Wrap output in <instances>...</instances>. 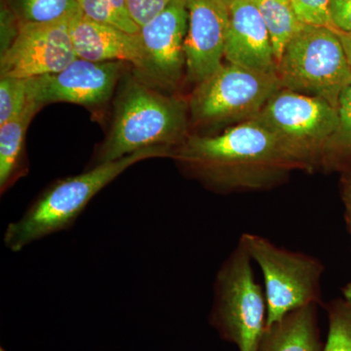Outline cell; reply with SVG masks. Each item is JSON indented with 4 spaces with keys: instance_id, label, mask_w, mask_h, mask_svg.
<instances>
[{
    "instance_id": "cell-1",
    "label": "cell",
    "mask_w": 351,
    "mask_h": 351,
    "mask_svg": "<svg viewBox=\"0 0 351 351\" xmlns=\"http://www.w3.org/2000/svg\"><path fill=\"white\" fill-rule=\"evenodd\" d=\"M173 158L210 188L260 191L302 169L287 145L257 119L240 122L216 136H191Z\"/></svg>"
},
{
    "instance_id": "cell-2",
    "label": "cell",
    "mask_w": 351,
    "mask_h": 351,
    "mask_svg": "<svg viewBox=\"0 0 351 351\" xmlns=\"http://www.w3.org/2000/svg\"><path fill=\"white\" fill-rule=\"evenodd\" d=\"M171 156L172 151L164 147L143 149L99 164L82 174L59 180L39 195L21 218L9 223L4 244L10 251L20 252L34 242L68 230L90 201L127 168L145 159Z\"/></svg>"
},
{
    "instance_id": "cell-3",
    "label": "cell",
    "mask_w": 351,
    "mask_h": 351,
    "mask_svg": "<svg viewBox=\"0 0 351 351\" xmlns=\"http://www.w3.org/2000/svg\"><path fill=\"white\" fill-rule=\"evenodd\" d=\"M188 108L181 99L159 93L138 78L130 80L117 100L112 130L94 166L152 147L174 152L186 138Z\"/></svg>"
},
{
    "instance_id": "cell-4",
    "label": "cell",
    "mask_w": 351,
    "mask_h": 351,
    "mask_svg": "<svg viewBox=\"0 0 351 351\" xmlns=\"http://www.w3.org/2000/svg\"><path fill=\"white\" fill-rule=\"evenodd\" d=\"M277 75L285 89L338 108L339 97L351 83V66L335 29L304 25L284 49Z\"/></svg>"
},
{
    "instance_id": "cell-5",
    "label": "cell",
    "mask_w": 351,
    "mask_h": 351,
    "mask_svg": "<svg viewBox=\"0 0 351 351\" xmlns=\"http://www.w3.org/2000/svg\"><path fill=\"white\" fill-rule=\"evenodd\" d=\"M267 316L265 291L256 280L253 261L239 242L215 279L212 322L239 351H260Z\"/></svg>"
},
{
    "instance_id": "cell-6",
    "label": "cell",
    "mask_w": 351,
    "mask_h": 351,
    "mask_svg": "<svg viewBox=\"0 0 351 351\" xmlns=\"http://www.w3.org/2000/svg\"><path fill=\"white\" fill-rule=\"evenodd\" d=\"M239 243L262 271L267 306V328L295 309L318 304L324 270L319 260L281 248L253 233L242 234Z\"/></svg>"
},
{
    "instance_id": "cell-7",
    "label": "cell",
    "mask_w": 351,
    "mask_h": 351,
    "mask_svg": "<svg viewBox=\"0 0 351 351\" xmlns=\"http://www.w3.org/2000/svg\"><path fill=\"white\" fill-rule=\"evenodd\" d=\"M281 88L277 73H262L226 62L196 85L189 99V112L193 121L203 125L240 123L257 117Z\"/></svg>"
},
{
    "instance_id": "cell-8",
    "label": "cell",
    "mask_w": 351,
    "mask_h": 351,
    "mask_svg": "<svg viewBox=\"0 0 351 351\" xmlns=\"http://www.w3.org/2000/svg\"><path fill=\"white\" fill-rule=\"evenodd\" d=\"M276 133L301 164L311 169L326 151L339 126L338 110L328 101L281 88L254 117Z\"/></svg>"
},
{
    "instance_id": "cell-9",
    "label": "cell",
    "mask_w": 351,
    "mask_h": 351,
    "mask_svg": "<svg viewBox=\"0 0 351 351\" xmlns=\"http://www.w3.org/2000/svg\"><path fill=\"white\" fill-rule=\"evenodd\" d=\"M77 58L69 21L52 24L20 22L15 38L1 53L0 76L29 80L57 73Z\"/></svg>"
},
{
    "instance_id": "cell-10",
    "label": "cell",
    "mask_w": 351,
    "mask_h": 351,
    "mask_svg": "<svg viewBox=\"0 0 351 351\" xmlns=\"http://www.w3.org/2000/svg\"><path fill=\"white\" fill-rule=\"evenodd\" d=\"M123 66V62L97 63L77 58L59 73L27 80V99L43 107L57 101L103 105L112 98Z\"/></svg>"
},
{
    "instance_id": "cell-11",
    "label": "cell",
    "mask_w": 351,
    "mask_h": 351,
    "mask_svg": "<svg viewBox=\"0 0 351 351\" xmlns=\"http://www.w3.org/2000/svg\"><path fill=\"white\" fill-rule=\"evenodd\" d=\"M189 14L186 0H172L140 29L144 64L137 78L149 86L174 87L184 69Z\"/></svg>"
},
{
    "instance_id": "cell-12",
    "label": "cell",
    "mask_w": 351,
    "mask_h": 351,
    "mask_svg": "<svg viewBox=\"0 0 351 351\" xmlns=\"http://www.w3.org/2000/svg\"><path fill=\"white\" fill-rule=\"evenodd\" d=\"M188 31L184 39L186 76L199 84L223 64L230 27L225 0H186Z\"/></svg>"
},
{
    "instance_id": "cell-13",
    "label": "cell",
    "mask_w": 351,
    "mask_h": 351,
    "mask_svg": "<svg viewBox=\"0 0 351 351\" xmlns=\"http://www.w3.org/2000/svg\"><path fill=\"white\" fill-rule=\"evenodd\" d=\"M225 60L243 68L277 73L274 47L255 0H232Z\"/></svg>"
},
{
    "instance_id": "cell-14",
    "label": "cell",
    "mask_w": 351,
    "mask_h": 351,
    "mask_svg": "<svg viewBox=\"0 0 351 351\" xmlns=\"http://www.w3.org/2000/svg\"><path fill=\"white\" fill-rule=\"evenodd\" d=\"M69 34L80 59L90 62H123L133 64L137 73L144 64L140 32L130 34L89 19L82 12L69 21Z\"/></svg>"
},
{
    "instance_id": "cell-15",
    "label": "cell",
    "mask_w": 351,
    "mask_h": 351,
    "mask_svg": "<svg viewBox=\"0 0 351 351\" xmlns=\"http://www.w3.org/2000/svg\"><path fill=\"white\" fill-rule=\"evenodd\" d=\"M316 306L295 309L267 328L260 351H321Z\"/></svg>"
},
{
    "instance_id": "cell-16",
    "label": "cell",
    "mask_w": 351,
    "mask_h": 351,
    "mask_svg": "<svg viewBox=\"0 0 351 351\" xmlns=\"http://www.w3.org/2000/svg\"><path fill=\"white\" fill-rule=\"evenodd\" d=\"M43 106L27 101L15 119L0 125V189L3 193L25 172L24 144L27 127Z\"/></svg>"
},
{
    "instance_id": "cell-17",
    "label": "cell",
    "mask_w": 351,
    "mask_h": 351,
    "mask_svg": "<svg viewBox=\"0 0 351 351\" xmlns=\"http://www.w3.org/2000/svg\"><path fill=\"white\" fill-rule=\"evenodd\" d=\"M267 25L276 64L291 39L304 24L298 18L291 0H255Z\"/></svg>"
},
{
    "instance_id": "cell-18",
    "label": "cell",
    "mask_w": 351,
    "mask_h": 351,
    "mask_svg": "<svg viewBox=\"0 0 351 351\" xmlns=\"http://www.w3.org/2000/svg\"><path fill=\"white\" fill-rule=\"evenodd\" d=\"M82 12L76 0H18L17 16L22 23L52 24L66 22Z\"/></svg>"
},
{
    "instance_id": "cell-19",
    "label": "cell",
    "mask_w": 351,
    "mask_h": 351,
    "mask_svg": "<svg viewBox=\"0 0 351 351\" xmlns=\"http://www.w3.org/2000/svg\"><path fill=\"white\" fill-rule=\"evenodd\" d=\"M82 12L89 19L112 25L130 34H138L140 27L127 10L124 0H76Z\"/></svg>"
},
{
    "instance_id": "cell-20",
    "label": "cell",
    "mask_w": 351,
    "mask_h": 351,
    "mask_svg": "<svg viewBox=\"0 0 351 351\" xmlns=\"http://www.w3.org/2000/svg\"><path fill=\"white\" fill-rule=\"evenodd\" d=\"M27 101V80L0 76V125L21 114Z\"/></svg>"
},
{
    "instance_id": "cell-21",
    "label": "cell",
    "mask_w": 351,
    "mask_h": 351,
    "mask_svg": "<svg viewBox=\"0 0 351 351\" xmlns=\"http://www.w3.org/2000/svg\"><path fill=\"white\" fill-rule=\"evenodd\" d=\"M323 351H351V308L346 302L329 309V332Z\"/></svg>"
},
{
    "instance_id": "cell-22",
    "label": "cell",
    "mask_w": 351,
    "mask_h": 351,
    "mask_svg": "<svg viewBox=\"0 0 351 351\" xmlns=\"http://www.w3.org/2000/svg\"><path fill=\"white\" fill-rule=\"evenodd\" d=\"M302 24L336 29L330 13L329 0H291Z\"/></svg>"
},
{
    "instance_id": "cell-23",
    "label": "cell",
    "mask_w": 351,
    "mask_h": 351,
    "mask_svg": "<svg viewBox=\"0 0 351 351\" xmlns=\"http://www.w3.org/2000/svg\"><path fill=\"white\" fill-rule=\"evenodd\" d=\"M339 126L328 147H334L351 151V83L339 97ZM327 147V149H328Z\"/></svg>"
},
{
    "instance_id": "cell-24",
    "label": "cell",
    "mask_w": 351,
    "mask_h": 351,
    "mask_svg": "<svg viewBox=\"0 0 351 351\" xmlns=\"http://www.w3.org/2000/svg\"><path fill=\"white\" fill-rule=\"evenodd\" d=\"M132 20L141 27L162 12L172 0H124Z\"/></svg>"
},
{
    "instance_id": "cell-25",
    "label": "cell",
    "mask_w": 351,
    "mask_h": 351,
    "mask_svg": "<svg viewBox=\"0 0 351 351\" xmlns=\"http://www.w3.org/2000/svg\"><path fill=\"white\" fill-rule=\"evenodd\" d=\"M330 13L336 29L351 32V0H329Z\"/></svg>"
},
{
    "instance_id": "cell-26",
    "label": "cell",
    "mask_w": 351,
    "mask_h": 351,
    "mask_svg": "<svg viewBox=\"0 0 351 351\" xmlns=\"http://www.w3.org/2000/svg\"><path fill=\"white\" fill-rule=\"evenodd\" d=\"M335 32H336L337 36L341 41L346 59H348L351 66V32L339 31V29H335Z\"/></svg>"
},
{
    "instance_id": "cell-27",
    "label": "cell",
    "mask_w": 351,
    "mask_h": 351,
    "mask_svg": "<svg viewBox=\"0 0 351 351\" xmlns=\"http://www.w3.org/2000/svg\"><path fill=\"white\" fill-rule=\"evenodd\" d=\"M346 203H348V221L351 228V186L348 191V197H346Z\"/></svg>"
},
{
    "instance_id": "cell-28",
    "label": "cell",
    "mask_w": 351,
    "mask_h": 351,
    "mask_svg": "<svg viewBox=\"0 0 351 351\" xmlns=\"http://www.w3.org/2000/svg\"><path fill=\"white\" fill-rule=\"evenodd\" d=\"M345 299L351 308V283L345 289Z\"/></svg>"
},
{
    "instance_id": "cell-29",
    "label": "cell",
    "mask_w": 351,
    "mask_h": 351,
    "mask_svg": "<svg viewBox=\"0 0 351 351\" xmlns=\"http://www.w3.org/2000/svg\"><path fill=\"white\" fill-rule=\"evenodd\" d=\"M226 3L230 4V2L232 1V0H225Z\"/></svg>"
},
{
    "instance_id": "cell-30",
    "label": "cell",
    "mask_w": 351,
    "mask_h": 351,
    "mask_svg": "<svg viewBox=\"0 0 351 351\" xmlns=\"http://www.w3.org/2000/svg\"><path fill=\"white\" fill-rule=\"evenodd\" d=\"M0 351H5L3 350V348H1V350H0Z\"/></svg>"
}]
</instances>
